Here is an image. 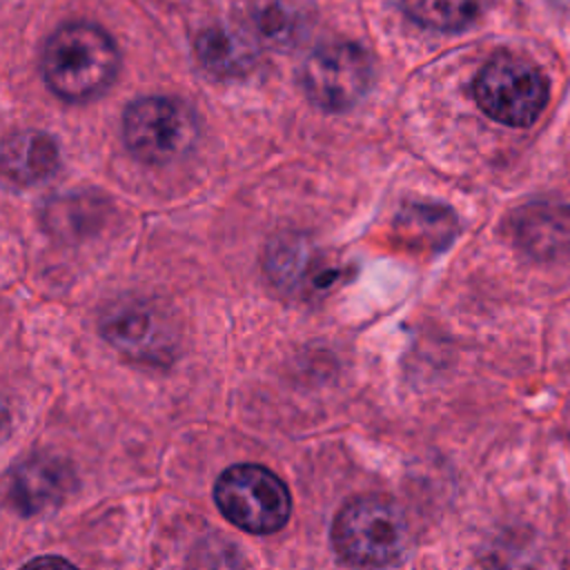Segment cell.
<instances>
[{
  "mask_svg": "<svg viewBox=\"0 0 570 570\" xmlns=\"http://www.w3.org/2000/svg\"><path fill=\"white\" fill-rule=\"evenodd\" d=\"M372 85V60L361 45L327 42L309 53L303 67V89L323 111L352 109Z\"/></svg>",
  "mask_w": 570,
  "mask_h": 570,
  "instance_id": "6",
  "label": "cell"
},
{
  "mask_svg": "<svg viewBox=\"0 0 570 570\" xmlns=\"http://www.w3.org/2000/svg\"><path fill=\"white\" fill-rule=\"evenodd\" d=\"M102 334L122 354L138 361L160 363L174 350L167 318L140 301H122L118 307H111L102 318Z\"/></svg>",
  "mask_w": 570,
  "mask_h": 570,
  "instance_id": "7",
  "label": "cell"
},
{
  "mask_svg": "<svg viewBox=\"0 0 570 570\" xmlns=\"http://www.w3.org/2000/svg\"><path fill=\"white\" fill-rule=\"evenodd\" d=\"M214 501L234 525L252 534L281 530L292 512L285 483L272 470L254 463L227 468L214 485Z\"/></svg>",
  "mask_w": 570,
  "mask_h": 570,
  "instance_id": "4",
  "label": "cell"
},
{
  "mask_svg": "<svg viewBox=\"0 0 570 570\" xmlns=\"http://www.w3.org/2000/svg\"><path fill=\"white\" fill-rule=\"evenodd\" d=\"M69 470L51 459L24 461L11 479V499L24 514H38L53 508L69 490Z\"/></svg>",
  "mask_w": 570,
  "mask_h": 570,
  "instance_id": "9",
  "label": "cell"
},
{
  "mask_svg": "<svg viewBox=\"0 0 570 570\" xmlns=\"http://www.w3.org/2000/svg\"><path fill=\"white\" fill-rule=\"evenodd\" d=\"M22 570H78V568L60 557H38L27 566H22Z\"/></svg>",
  "mask_w": 570,
  "mask_h": 570,
  "instance_id": "16",
  "label": "cell"
},
{
  "mask_svg": "<svg viewBox=\"0 0 570 570\" xmlns=\"http://www.w3.org/2000/svg\"><path fill=\"white\" fill-rule=\"evenodd\" d=\"M58 167L53 138L40 131L16 134L4 145V171L16 183H38Z\"/></svg>",
  "mask_w": 570,
  "mask_h": 570,
  "instance_id": "10",
  "label": "cell"
},
{
  "mask_svg": "<svg viewBox=\"0 0 570 570\" xmlns=\"http://www.w3.org/2000/svg\"><path fill=\"white\" fill-rule=\"evenodd\" d=\"M120 56L107 31L71 22L51 33L42 51V78L62 100L98 98L116 80Z\"/></svg>",
  "mask_w": 570,
  "mask_h": 570,
  "instance_id": "1",
  "label": "cell"
},
{
  "mask_svg": "<svg viewBox=\"0 0 570 570\" xmlns=\"http://www.w3.org/2000/svg\"><path fill=\"white\" fill-rule=\"evenodd\" d=\"M265 267L272 281L287 292L325 289L336 278V272L321 263V256L301 238L274 243Z\"/></svg>",
  "mask_w": 570,
  "mask_h": 570,
  "instance_id": "8",
  "label": "cell"
},
{
  "mask_svg": "<svg viewBox=\"0 0 570 570\" xmlns=\"http://www.w3.org/2000/svg\"><path fill=\"white\" fill-rule=\"evenodd\" d=\"M396 227L403 232L401 236L407 243H419L425 249H443L456 232V220L450 209L419 205L407 207L399 216Z\"/></svg>",
  "mask_w": 570,
  "mask_h": 570,
  "instance_id": "13",
  "label": "cell"
},
{
  "mask_svg": "<svg viewBox=\"0 0 570 570\" xmlns=\"http://www.w3.org/2000/svg\"><path fill=\"white\" fill-rule=\"evenodd\" d=\"M196 56L212 76H240L256 60L252 42L227 27L203 31L196 40Z\"/></svg>",
  "mask_w": 570,
  "mask_h": 570,
  "instance_id": "11",
  "label": "cell"
},
{
  "mask_svg": "<svg viewBox=\"0 0 570 570\" xmlns=\"http://www.w3.org/2000/svg\"><path fill=\"white\" fill-rule=\"evenodd\" d=\"M403 9L421 27L459 31L476 20L481 0H403Z\"/></svg>",
  "mask_w": 570,
  "mask_h": 570,
  "instance_id": "14",
  "label": "cell"
},
{
  "mask_svg": "<svg viewBox=\"0 0 570 570\" xmlns=\"http://www.w3.org/2000/svg\"><path fill=\"white\" fill-rule=\"evenodd\" d=\"M517 236L525 249L534 254L559 252L563 243L570 240V218H566L563 209H523L521 218L517 220Z\"/></svg>",
  "mask_w": 570,
  "mask_h": 570,
  "instance_id": "12",
  "label": "cell"
},
{
  "mask_svg": "<svg viewBox=\"0 0 570 570\" xmlns=\"http://www.w3.org/2000/svg\"><path fill=\"white\" fill-rule=\"evenodd\" d=\"M332 543L350 566L383 568L396 563L407 552V519L390 499L361 497L345 503L336 514Z\"/></svg>",
  "mask_w": 570,
  "mask_h": 570,
  "instance_id": "2",
  "label": "cell"
},
{
  "mask_svg": "<svg viewBox=\"0 0 570 570\" xmlns=\"http://www.w3.org/2000/svg\"><path fill=\"white\" fill-rule=\"evenodd\" d=\"M122 138L127 149L142 163H174L196 145L198 118L180 98H138L122 114Z\"/></svg>",
  "mask_w": 570,
  "mask_h": 570,
  "instance_id": "3",
  "label": "cell"
},
{
  "mask_svg": "<svg viewBox=\"0 0 570 570\" xmlns=\"http://www.w3.org/2000/svg\"><path fill=\"white\" fill-rule=\"evenodd\" d=\"M472 91L483 114L510 127L532 125L548 100L543 73L512 53L490 58L476 73Z\"/></svg>",
  "mask_w": 570,
  "mask_h": 570,
  "instance_id": "5",
  "label": "cell"
},
{
  "mask_svg": "<svg viewBox=\"0 0 570 570\" xmlns=\"http://www.w3.org/2000/svg\"><path fill=\"white\" fill-rule=\"evenodd\" d=\"M256 29L267 40L285 42L298 27L294 22V11L283 2H265L261 9H256Z\"/></svg>",
  "mask_w": 570,
  "mask_h": 570,
  "instance_id": "15",
  "label": "cell"
}]
</instances>
